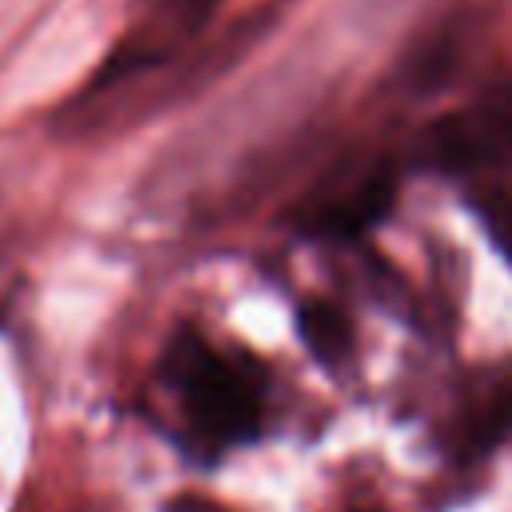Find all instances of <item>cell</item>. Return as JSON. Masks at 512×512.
Here are the masks:
<instances>
[{"label": "cell", "mask_w": 512, "mask_h": 512, "mask_svg": "<svg viewBox=\"0 0 512 512\" xmlns=\"http://www.w3.org/2000/svg\"><path fill=\"white\" fill-rule=\"evenodd\" d=\"M164 4H176V8H200L204 0H164Z\"/></svg>", "instance_id": "5b68a950"}, {"label": "cell", "mask_w": 512, "mask_h": 512, "mask_svg": "<svg viewBox=\"0 0 512 512\" xmlns=\"http://www.w3.org/2000/svg\"><path fill=\"white\" fill-rule=\"evenodd\" d=\"M480 216L492 232V240L504 248V256L512 260V192H496L488 200H480Z\"/></svg>", "instance_id": "277c9868"}, {"label": "cell", "mask_w": 512, "mask_h": 512, "mask_svg": "<svg viewBox=\"0 0 512 512\" xmlns=\"http://www.w3.org/2000/svg\"><path fill=\"white\" fill-rule=\"evenodd\" d=\"M168 376L176 384V396H180L184 416L196 436H204L212 444H236L260 428V412H264L260 372H252V364L212 348L196 332L180 336L172 344Z\"/></svg>", "instance_id": "6da1fadb"}, {"label": "cell", "mask_w": 512, "mask_h": 512, "mask_svg": "<svg viewBox=\"0 0 512 512\" xmlns=\"http://www.w3.org/2000/svg\"><path fill=\"white\" fill-rule=\"evenodd\" d=\"M388 204H392V172H372V176L356 180L352 188L336 192L328 204H320L312 216V232L328 236V240L360 236L380 216H388Z\"/></svg>", "instance_id": "7a4b0ae2"}, {"label": "cell", "mask_w": 512, "mask_h": 512, "mask_svg": "<svg viewBox=\"0 0 512 512\" xmlns=\"http://www.w3.org/2000/svg\"><path fill=\"white\" fill-rule=\"evenodd\" d=\"M300 336H304L308 352L324 364H340L352 348V328H348L344 312L332 308L328 300H308L300 308Z\"/></svg>", "instance_id": "3957f363"}]
</instances>
